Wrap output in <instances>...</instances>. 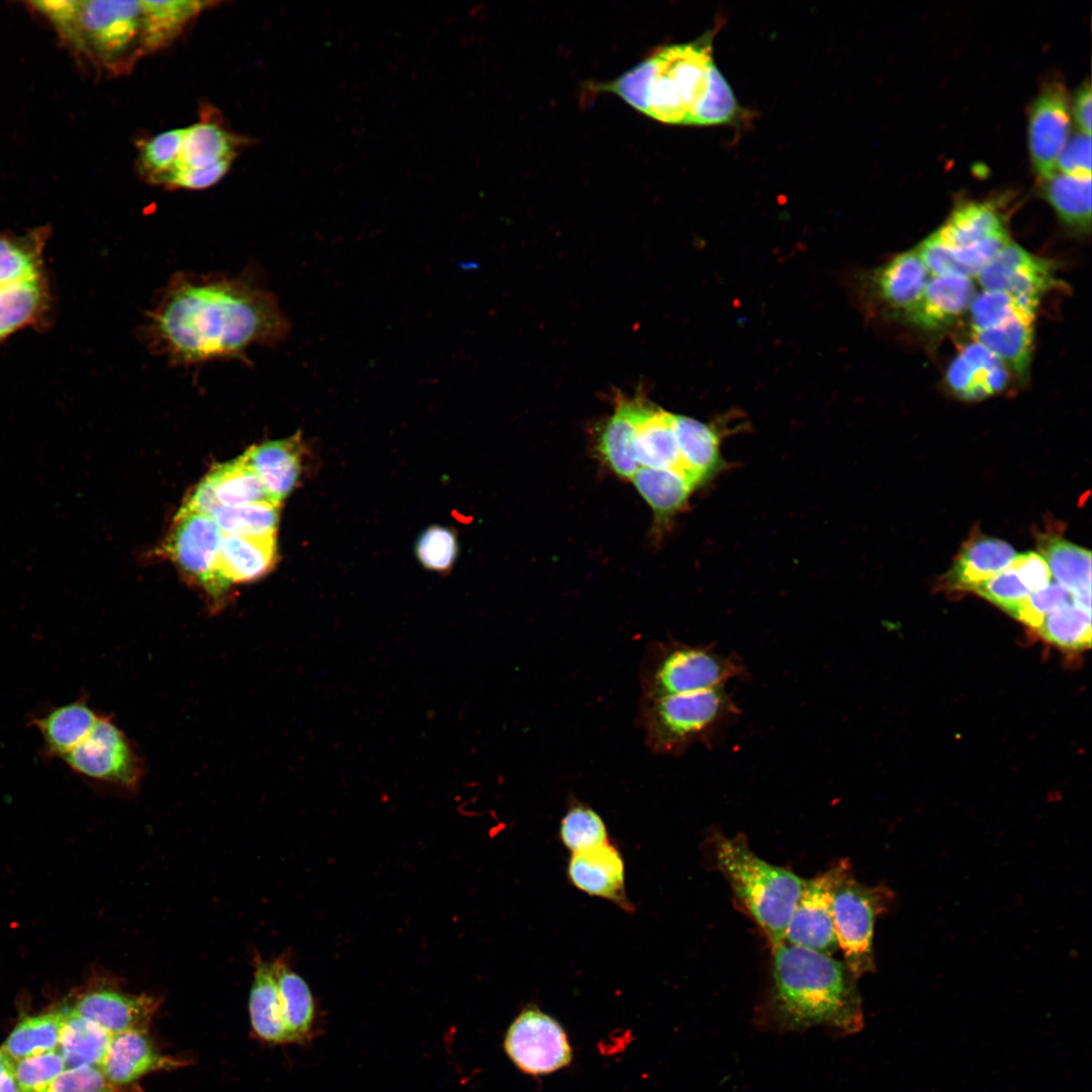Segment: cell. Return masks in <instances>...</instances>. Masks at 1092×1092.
I'll use <instances>...</instances> for the list:
<instances>
[{
  "label": "cell",
  "mask_w": 1092,
  "mask_h": 1092,
  "mask_svg": "<svg viewBox=\"0 0 1092 1092\" xmlns=\"http://www.w3.org/2000/svg\"><path fill=\"white\" fill-rule=\"evenodd\" d=\"M291 331L276 296L243 276L178 273L148 311L150 348L175 364L242 358Z\"/></svg>",
  "instance_id": "obj_1"
},
{
  "label": "cell",
  "mask_w": 1092,
  "mask_h": 1092,
  "mask_svg": "<svg viewBox=\"0 0 1092 1092\" xmlns=\"http://www.w3.org/2000/svg\"><path fill=\"white\" fill-rule=\"evenodd\" d=\"M712 32L663 47L603 86L665 123L714 125L738 113L735 95L713 58Z\"/></svg>",
  "instance_id": "obj_2"
},
{
  "label": "cell",
  "mask_w": 1092,
  "mask_h": 1092,
  "mask_svg": "<svg viewBox=\"0 0 1092 1092\" xmlns=\"http://www.w3.org/2000/svg\"><path fill=\"white\" fill-rule=\"evenodd\" d=\"M857 979L831 956L783 942L772 949V985L760 1024L777 1030L824 1027L849 1034L863 1025Z\"/></svg>",
  "instance_id": "obj_3"
},
{
  "label": "cell",
  "mask_w": 1092,
  "mask_h": 1092,
  "mask_svg": "<svg viewBox=\"0 0 1092 1092\" xmlns=\"http://www.w3.org/2000/svg\"><path fill=\"white\" fill-rule=\"evenodd\" d=\"M713 849L718 870L771 949L783 943L805 880L760 858L742 834L727 837L716 833Z\"/></svg>",
  "instance_id": "obj_4"
},
{
  "label": "cell",
  "mask_w": 1092,
  "mask_h": 1092,
  "mask_svg": "<svg viewBox=\"0 0 1092 1092\" xmlns=\"http://www.w3.org/2000/svg\"><path fill=\"white\" fill-rule=\"evenodd\" d=\"M639 719L653 753L679 755L696 742L713 746L740 713L724 687L640 701Z\"/></svg>",
  "instance_id": "obj_5"
},
{
  "label": "cell",
  "mask_w": 1092,
  "mask_h": 1092,
  "mask_svg": "<svg viewBox=\"0 0 1092 1092\" xmlns=\"http://www.w3.org/2000/svg\"><path fill=\"white\" fill-rule=\"evenodd\" d=\"M76 48L115 73L128 71L147 54L141 1H78L61 30Z\"/></svg>",
  "instance_id": "obj_6"
},
{
  "label": "cell",
  "mask_w": 1092,
  "mask_h": 1092,
  "mask_svg": "<svg viewBox=\"0 0 1092 1092\" xmlns=\"http://www.w3.org/2000/svg\"><path fill=\"white\" fill-rule=\"evenodd\" d=\"M746 673L736 655L718 653L712 645L656 643L641 665L640 701L724 687L732 678H744Z\"/></svg>",
  "instance_id": "obj_7"
},
{
  "label": "cell",
  "mask_w": 1092,
  "mask_h": 1092,
  "mask_svg": "<svg viewBox=\"0 0 1092 1092\" xmlns=\"http://www.w3.org/2000/svg\"><path fill=\"white\" fill-rule=\"evenodd\" d=\"M895 895L885 885L868 886L857 881L851 868L838 882L832 903L837 945L844 964L859 979L875 971L876 920L894 904Z\"/></svg>",
  "instance_id": "obj_8"
},
{
  "label": "cell",
  "mask_w": 1092,
  "mask_h": 1092,
  "mask_svg": "<svg viewBox=\"0 0 1092 1092\" xmlns=\"http://www.w3.org/2000/svg\"><path fill=\"white\" fill-rule=\"evenodd\" d=\"M221 536L211 516L181 508L165 543L179 569L216 602L229 588L218 566Z\"/></svg>",
  "instance_id": "obj_9"
},
{
  "label": "cell",
  "mask_w": 1092,
  "mask_h": 1092,
  "mask_svg": "<svg viewBox=\"0 0 1092 1092\" xmlns=\"http://www.w3.org/2000/svg\"><path fill=\"white\" fill-rule=\"evenodd\" d=\"M77 774L127 790L140 785L142 761L125 734L105 716L62 758Z\"/></svg>",
  "instance_id": "obj_10"
},
{
  "label": "cell",
  "mask_w": 1092,
  "mask_h": 1092,
  "mask_svg": "<svg viewBox=\"0 0 1092 1092\" xmlns=\"http://www.w3.org/2000/svg\"><path fill=\"white\" fill-rule=\"evenodd\" d=\"M504 1049L520 1071L532 1076L556 1072L572 1061V1050L562 1025L534 1006L522 1010L512 1022Z\"/></svg>",
  "instance_id": "obj_11"
},
{
  "label": "cell",
  "mask_w": 1092,
  "mask_h": 1092,
  "mask_svg": "<svg viewBox=\"0 0 1092 1092\" xmlns=\"http://www.w3.org/2000/svg\"><path fill=\"white\" fill-rule=\"evenodd\" d=\"M935 233L954 253L970 278L976 277L1011 241L1003 216L990 202L961 204Z\"/></svg>",
  "instance_id": "obj_12"
},
{
  "label": "cell",
  "mask_w": 1092,
  "mask_h": 1092,
  "mask_svg": "<svg viewBox=\"0 0 1092 1092\" xmlns=\"http://www.w3.org/2000/svg\"><path fill=\"white\" fill-rule=\"evenodd\" d=\"M841 859L825 872L805 880L789 920L784 942L832 956L838 948L832 917L835 888L850 869Z\"/></svg>",
  "instance_id": "obj_13"
},
{
  "label": "cell",
  "mask_w": 1092,
  "mask_h": 1092,
  "mask_svg": "<svg viewBox=\"0 0 1092 1092\" xmlns=\"http://www.w3.org/2000/svg\"><path fill=\"white\" fill-rule=\"evenodd\" d=\"M161 1002L154 995L128 994L113 979L95 978L67 1009L113 1035L129 1030L147 1031Z\"/></svg>",
  "instance_id": "obj_14"
},
{
  "label": "cell",
  "mask_w": 1092,
  "mask_h": 1092,
  "mask_svg": "<svg viewBox=\"0 0 1092 1092\" xmlns=\"http://www.w3.org/2000/svg\"><path fill=\"white\" fill-rule=\"evenodd\" d=\"M984 290L1006 292L1037 307L1058 283L1053 264L1008 242L977 274Z\"/></svg>",
  "instance_id": "obj_15"
},
{
  "label": "cell",
  "mask_w": 1092,
  "mask_h": 1092,
  "mask_svg": "<svg viewBox=\"0 0 1092 1092\" xmlns=\"http://www.w3.org/2000/svg\"><path fill=\"white\" fill-rule=\"evenodd\" d=\"M1066 89L1050 83L1033 100L1028 116V149L1035 172L1045 179L1057 172L1056 163L1070 131Z\"/></svg>",
  "instance_id": "obj_16"
},
{
  "label": "cell",
  "mask_w": 1092,
  "mask_h": 1092,
  "mask_svg": "<svg viewBox=\"0 0 1092 1092\" xmlns=\"http://www.w3.org/2000/svg\"><path fill=\"white\" fill-rule=\"evenodd\" d=\"M567 878L573 887L586 895L608 900L626 912L634 909L626 892L624 859L619 848L609 840L571 853Z\"/></svg>",
  "instance_id": "obj_17"
},
{
  "label": "cell",
  "mask_w": 1092,
  "mask_h": 1092,
  "mask_svg": "<svg viewBox=\"0 0 1092 1092\" xmlns=\"http://www.w3.org/2000/svg\"><path fill=\"white\" fill-rule=\"evenodd\" d=\"M185 1065L182 1059L161 1054L147 1031L129 1030L112 1035L99 1068L110 1084L129 1089L152 1072Z\"/></svg>",
  "instance_id": "obj_18"
},
{
  "label": "cell",
  "mask_w": 1092,
  "mask_h": 1092,
  "mask_svg": "<svg viewBox=\"0 0 1092 1092\" xmlns=\"http://www.w3.org/2000/svg\"><path fill=\"white\" fill-rule=\"evenodd\" d=\"M975 294L969 277L931 276L919 299L904 315L923 331H938L964 313Z\"/></svg>",
  "instance_id": "obj_19"
},
{
  "label": "cell",
  "mask_w": 1092,
  "mask_h": 1092,
  "mask_svg": "<svg viewBox=\"0 0 1092 1092\" xmlns=\"http://www.w3.org/2000/svg\"><path fill=\"white\" fill-rule=\"evenodd\" d=\"M300 434L268 441L245 452L251 465L272 502H281L296 487L302 472Z\"/></svg>",
  "instance_id": "obj_20"
},
{
  "label": "cell",
  "mask_w": 1092,
  "mask_h": 1092,
  "mask_svg": "<svg viewBox=\"0 0 1092 1092\" xmlns=\"http://www.w3.org/2000/svg\"><path fill=\"white\" fill-rule=\"evenodd\" d=\"M1009 379L1005 364L977 341L967 345L946 371V383L959 396L980 399L1002 391Z\"/></svg>",
  "instance_id": "obj_21"
},
{
  "label": "cell",
  "mask_w": 1092,
  "mask_h": 1092,
  "mask_svg": "<svg viewBox=\"0 0 1092 1092\" xmlns=\"http://www.w3.org/2000/svg\"><path fill=\"white\" fill-rule=\"evenodd\" d=\"M673 430L684 471L696 486L720 472L724 461L718 428L690 417L673 415Z\"/></svg>",
  "instance_id": "obj_22"
},
{
  "label": "cell",
  "mask_w": 1092,
  "mask_h": 1092,
  "mask_svg": "<svg viewBox=\"0 0 1092 1092\" xmlns=\"http://www.w3.org/2000/svg\"><path fill=\"white\" fill-rule=\"evenodd\" d=\"M1017 556L1005 541L976 537L967 541L945 576L953 589L973 590L979 583L1008 568Z\"/></svg>",
  "instance_id": "obj_23"
},
{
  "label": "cell",
  "mask_w": 1092,
  "mask_h": 1092,
  "mask_svg": "<svg viewBox=\"0 0 1092 1092\" xmlns=\"http://www.w3.org/2000/svg\"><path fill=\"white\" fill-rule=\"evenodd\" d=\"M931 278L916 250L903 252L879 268L872 280L877 297L888 307L906 312Z\"/></svg>",
  "instance_id": "obj_24"
},
{
  "label": "cell",
  "mask_w": 1092,
  "mask_h": 1092,
  "mask_svg": "<svg viewBox=\"0 0 1092 1092\" xmlns=\"http://www.w3.org/2000/svg\"><path fill=\"white\" fill-rule=\"evenodd\" d=\"M242 145L243 140L228 130L218 120L202 116L199 121L186 127L179 158L168 175L177 171L209 167L229 159L235 160Z\"/></svg>",
  "instance_id": "obj_25"
},
{
  "label": "cell",
  "mask_w": 1092,
  "mask_h": 1092,
  "mask_svg": "<svg viewBox=\"0 0 1092 1092\" xmlns=\"http://www.w3.org/2000/svg\"><path fill=\"white\" fill-rule=\"evenodd\" d=\"M275 561V536H221L218 566L228 586L234 582L251 581L265 575Z\"/></svg>",
  "instance_id": "obj_26"
},
{
  "label": "cell",
  "mask_w": 1092,
  "mask_h": 1092,
  "mask_svg": "<svg viewBox=\"0 0 1092 1092\" xmlns=\"http://www.w3.org/2000/svg\"><path fill=\"white\" fill-rule=\"evenodd\" d=\"M645 404L640 398L620 397L601 434L600 452L609 466L622 477L632 478L640 468L635 441L637 424Z\"/></svg>",
  "instance_id": "obj_27"
},
{
  "label": "cell",
  "mask_w": 1092,
  "mask_h": 1092,
  "mask_svg": "<svg viewBox=\"0 0 1092 1092\" xmlns=\"http://www.w3.org/2000/svg\"><path fill=\"white\" fill-rule=\"evenodd\" d=\"M635 453L640 467L672 469L687 477L679 458L671 413L644 405L637 424Z\"/></svg>",
  "instance_id": "obj_28"
},
{
  "label": "cell",
  "mask_w": 1092,
  "mask_h": 1092,
  "mask_svg": "<svg viewBox=\"0 0 1092 1092\" xmlns=\"http://www.w3.org/2000/svg\"><path fill=\"white\" fill-rule=\"evenodd\" d=\"M99 716L79 699L32 719L31 724L42 737L46 755L62 759L90 733Z\"/></svg>",
  "instance_id": "obj_29"
},
{
  "label": "cell",
  "mask_w": 1092,
  "mask_h": 1092,
  "mask_svg": "<svg viewBox=\"0 0 1092 1092\" xmlns=\"http://www.w3.org/2000/svg\"><path fill=\"white\" fill-rule=\"evenodd\" d=\"M249 1011L256 1035L271 1043H289L273 962L254 960Z\"/></svg>",
  "instance_id": "obj_30"
},
{
  "label": "cell",
  "mask_w": 1092,
  "mask_h": 1092,
  "mask_svg": "<svg viewBox=\"0 0 1092 1092\" xmlns=\"http://www.w3.org/2000/svg\"><path fill=\"white\" fill-rule=\"evenodd\" d=\"M48 307L49 289L42 274L0 285V343L35 324Z\"/></svg>",
  "instance_id": "obj_31"
},
{
  "label": "cell",
  "mask_w": 1092,
  "mask_h": 1092,
  "mask_svg": "<svg viewBox=\"0 0 1092 1092\" xmlns=\"http://www.w3.org/2000/svg\"><path fill=\"white\" fill-rule=\"evenodd\" d=\"M141 2L147 54L168 46L200 13L212 4H217L196 0H144Z\"/></svg>",
  "instance_id": "obj_32"
},
{
  "label": "cell",
  "mask_w": 1092,
  "mask_h": 1092,
  "mask_svg": "<svg viewBox=\"0 0 1092 1092\" xmlns=\"http://www.w3.org/2000/svg\"><path fill=\"white\" fill-rule=\"evenodd\" d=\"M1041 192L1060 219L1079 234L1091 229V176L1055 172L1042 179Z\"/></svg>",
  "instance_id": "obj_33"
},
{
  "label": "cell",
  "mask_w": 1092,
  "mask_h": 1092,
  "mask_svg": "<svg viewBox=\"0 0 1092 1092\" xmlns=\"http://www.w3.org/2000/svg\"><path fill=\"white\" fill-rule=\"evenodd\" d=\"M1034 316H1016L1002 326L974 333L976 341L1025 380L1031 362Z\"/></svg>",
  "instance_id": "obj_34"
},
{
  "label": "cell",
  "mask_w": 1092,
  "mask_h": 1092,
  "mask_svg": "<svg viewBox=\"0 0 1092 1092\" xmlns=\"http://www.w3.org/2000/svg\"><path fill=\"white\" fill-rule=\"evenodd\" d=\"M1052 575L1073 594L1079 607L1091 611V552L1062 539L1051 540L1042 550Z\"/></svg>",
  "instance_id": "obj_35"
},
{
  "label": "cell",
  "mask_w": 1092,
  "mask_h": 1092,
  "mask_svg": "<svg viewBox=\"0 0 1092 1092\" xmlns=\"http://www.w3.org/2000/svg\"><path fill=\"white\" fill-rule=\"evenodd\" d=\"M63 1011L65 1017L58 1051L65 1061L66 1069L100 1067L112 1034L67 1008Z\"/></svg>",
  "instance_id": "obj_36"
},
{
  "label": "cell",
  "mask_w": 1092,
  "mask_h": 1092,
  "mask_svg": "<svg viewBox=\"0 0 1092 1092\" xmlns=\"http://www.w3.org/2000/svg\"><path fill=\"white\" fill-rule=\"evenodd\" d=\"M273 964L289 1043L303 1041L310 1035L314 1020L312 994L304 980L283 959Z\"/></svg>",
  "instance_id": "obj_37"
},
{
  "label": "cell",
  "mask_w": 1092,
  "mask_h": 1092,
  "mask_svg": "<svg viewBox=\"0 0 1092 1092\" xmlns=\"http://www.w3.org/2000/svg\"><path fill=\"white\" fill-rule=\"evenodd\" d=\"M632 479L656 516L661 518L670 517L681 510L696 487L681 473L672 469L640 467Z\"/></svg>",
  "instance_id": "obj_38"
},
{
  "label": "cell",
  "mask_w": 1092,
  "mask_h": 1092,
  "mask_svg": "<svg viewBox=\"0 0 1092 1092\" xmlns=\"http://www.w3.org/2000/svg\"><path fill=\"white\" fill-rule=\"evenodd\" d=\"M64 1011L55 1010L21 1020L1 1049L14 1062L59 1048Z\"/></svg>",
  "instance_id": "obj_39"
},
{
  "label": "cell",
  "mask_w": 1092,
  "mask_h": 1092,
  "mask_svg": "<svg viewBox=\"0 0 1092 1092\" xmlns=\"http://www.w3.org/2000/svg\"><path fill=\"white\" fill-rule=\"evenodd\" d=\"M207 475L212 482L219 506L236 507L260 502L274 503L244 455L217 465Z\"/></svg>",
  "instance_id": "obj_40"
},
{
  "label": "cell",
  "mask_w": 1092,
  "mask_h": 1092,
  "mask_svg": "<svg viewBox=\"0 0 1092 1092\" xmlns=\"http://www.w3.org/2000/svg\"><path fill=\"white\" fill-rule=\"evenodd\" d=\"M280 505L260 502L236 507H218L211 517L224 535L275 536Z\"/></svg>",
  "instance_id": "obj_41"
},
{
  "label": "cell",
  "mask_w": 1092,
  "mask_h": 1092,
  "mask_svg": "<svg viewBox=\"0 0 1092 1092\" xmlns=\"http://www.w3.org/2000/svg\"><path fill=\"white\" fill-rule=\"evenodd\" d=\"M46 237L41 231L21 238L0 236V285L41 275Z\"/></svg>",
  "instance_id": "obj_42"
},
{
  "label": "cell",
  "mask_w": 1092,
  "mask_h": 1092,
  "mask_svg": "<svg viewBox=\"0 0 1092 1092\" xmlns=\"http://www.w3.org/2000/svg\"><path fill=\"white\" fill-rule=\"evenodd\" d=\"M1037 630L1043 639L1066 650L1090 647L1091 611L1066 604L1050 612Z\"/></svg>",
  "instance_id": "obj_43"
},
{
  "label": "cell",
  "mask_w": 1092,
  "mask_h": 1092,
  "mask_svg": "<svg viewBox=\"0 0 1092 1092\" xmlns=\"http://www.w3.org/2000/svg\"><path fill=\"white\" fill-rule=\"evenodd\" d=\"M559 838L571 853L606 843L608 829L601 815L588 805L571 800L559 826Z\"/></svg>",
  "instance_id": "obj_44"
},
{
  "label": "cell",
  "mask_w": 1092,
  "mask_h": 1092,
  "mask_svg": "<svg viewBox=\"0 0 1092 1092\" xmlns=\"http://www.w3.org/2000/svg\"><path fill=\"white\" fill-rule=\"evenodd\" d=\"M969 308L976 333L997 328L1016 316L1035 317L1037 307L1003 291L984 290L975 294Z\"/></svg>",
  "instance_id": "obj_45"
},
{
  "label": "cell",
  "mask_w": 1092,
  "mask_h": 1092,
  "mask_svg": "<svg viewBox=\"0 0 1092 1092\" xmlns=\"http://www.w3.org/2000/svg\"><path fill=\"white\" fill-rule=\"evenodd\" d=\"M186 127L160 132L139 147L138 167L152 184L159 185L175 167L181 151Z\"/></svg>",
  "instance_id": "obj_46"
},
{
  "label": "cell",
  "mask_w": 1092,
  "mask_h": 1092,
  "mask_svg": "<svg viewBox=\"0 0 1092 1092\" xmlns=\"http://www.w3.org/2000/svg\"><path fill=\"white\" fill-rule=\"evenodd\" d=\"M415 551L424 567L436 572H446L452 568L457 558L456 534L448 527H428L419 536Z\"/></svg>",
  "instance_id": "obj_47"
},
{
  "label": "cell",
  "mask_w": 1092,
  "mask_h": 1092,
  "mask_svg": "<svg viewBox=\"0 0 1092 1092\" xmlns=\"http://www.w3.org/2000/svg\"><path fill=\"white\" fill-rule=\"evenodd\" d=\"M65 1069V1061L56 1050L15 1061L14 1077L19 1092H44Z\"/></svg>",
  "instance_id": "obj_48"
},
{
  "label": "cell",
  "mask_w": 1092,
  "mask_h": 1092,
  "mask_svg": "<svg viewBox=\"0 0 1092 1092\" xmlns=\"http://www.w3.org/2000/svg\"><path fill=\"white\" fill-rule=\"evenodd\" d=\"M973 592L1010 615H1013L1032 594L1011 566L979 583Z\"/></svg>",
  "instance_id": "obj_49"
},
{
  "label": "cell",
  "mask_w": 1092,
  "mask_h": 1092,
  "mask_svg": "<svg viewBox=\"0 0 1092 1092\" xmlns=\"http://www.w3.org/2000/svg\"><path fill=\"white\" fill-rule=\"evenodd\" d=\"M44 1092H142L140 1088L121 1089L110 1084L99 1067L65 1069Z\"/></svg>",
  "instance_id": "obj_50"
},
{
  "label": "cell",
  "mask_w": 1092,
  "mask_h": 1092,
  "mask_svg": "<svg viewBox=\"0 0 1092 1092\" xmlns=\"http://www.w3.org/2000/svg\"><path fill=\"white\" fill-rule=\"evenodd\" d=\"M1070 603H1074L1073 594L1058 582H1050L1045 587L1032 593L1012 616L1037 629L1050 612Z\"/></svg>",
  "instance_id": "obj_51"
},
{
  "label": "cell",
  "mask_w": 1092,
  "mask_h": 1092,
  "mask_svg": "<svg viewBox=\"0 0 1092 1092\" xmlns=\"http://www.w3.org/2000/svg\"><path fill=\"white\" fill-rule=\"evenodd\" d=\"M915 250L931 276L969 277L954 253L935 232L924 239Z\"/></svg>",
  "instance_id": "obj_52"
},
{
  "label": "cell",
  "mask_w": 1092,
  "mask_h": 1092,
  "mask_svg": "<svg viewBox=\"0 0 1092 1092\" xmlns=\"http://www.w3.org/2000/svg\"><path fill=\"white\" fill-rule=\"evenodd\" d=\"M1056 168L1074 176H1091V135L1078 131L1068 138L1058 156Z\"/></svg>",
  "instance_id": "obj_53"
},
{
  "label": "cell",
  "mask_w": 1092,
  "mask_h": 1092,
  "mask_svg": "<svg viewBox=\"0 0 1092 1092\" xmlns=\"http://www.w3.org/2000/svg\"><path fill=\"white\" fill-rule=\"evenodd\" d=\"M233 161L229 159L201 169L174 172L164 178L160 186L190 190L211 187L225 176Z\"/></svg>",
  "instance_id": "obj_54"
},
{
  "label": "cell",
  "mask_w": 1092,
  "mask_h": 1092,
  "mask_svg": "<svg viewBox=\"0 0 1092 1092\" xmlns=\"http://www.w3.org/2000/svg\"><path fill=\"white\" fill-rule=\"evenodd\" d=\"M1019 575L1022 582L1034 593L1045 587L1052 578L1049 565L1042 555L1035 552H1027L1017 555L1010 564Z\"/></svg>",
  "instance_id": "obj_55"
},
{
  "label": "cell",
  "mask_w": 1092,
  "mask_h": 1092,
  "mask_svg": "<svg viewBox=\"0 0 1092 1092\" xmlns=\"http://www.w3.org/2000/svg\"><path fill=\"white\" fill-rule=\"evenodd\" d=\"M220 507L213 489L212 482L206 475L188 496L182 509L211 516Z\"/></svg>",
  "instance_id": "obj_56"
},
{
  "label": "cell",
  "mask_w": 1092,
  "mask_h": 1092,
  "mask_svg": "<svg viewBox=\"0 0 1092 1092\" xmlns=\"http://www.w3.org/2000/svg\"><path fill=\"white\" fill-rule=\"evenodd\" d=\"M1092 94L1089 82H1084L1076 90L1073 98L1072 113L1079 131L1091 135Z\"/></svg>",
  "instance_id": "obj_57"
},
{
  "label": "cell",
  "mask_w": 1092,
  "mask_h": 1092,
  "mask_svg": "<svg viewBox=\"0 0 1092 1092\" xmlns=\"http://www.w3.org/2000/svg\"><path fill=\"white\" fill-rule=\"evenodd\" d=\"M0 1092H19L14 1077V1061L0 1048Z\"/></svg>",
  "instance_id": "obj_58"
}]
</instances>
